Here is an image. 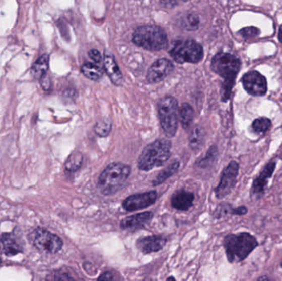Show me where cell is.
Instances as JSON below:
<instances>
[{"label": "cell", "instance_id": "obj_16", "mask_svg": "<svg viewBox=\"0 0 282 281\" xmlns=\"http://www.w3.org/2000/svg\"><path fill=\"white\" fill-rule=\"evenodd\" d=\"M194 200L195 196L192 192L182 190L173 195L171 204L173 208L178 211H187L193 206Z\"/></svg>", "mask_w": 282, "mask_h": 281}, {"label": "cell", "instance_id": "obj_26", "mask_svg": "<svg viewBox=\"0 0 282 281\" xmlns=\"http://www.w3.org/2000/svg\"><path fill=\"white\" fill-rule=\"evenodd\" d=\"M112 131V123L108 120L103 119L98 121L94 126V132L100 137H106Z\"/></svg>", "mask_w": 282, "mask_h": 281}, {"label": "cell", "instance_id": "obj_30", "mask_svg": "<svg viewBox=\"0 0 282 281\" xmlns=\"http://www.w3.org/2000/svg\"><path fill=\"white\" fill-rule=\"evenodd\" d=\"M89 55L90 59L92 60H94L95 63H101V62L103 61V57H102L101 53L98 50H96V49H93V50H90L89 52Z\"/></svg>", "mask_w": 282, "mask_h": 281}, {"label": "cell", "instance_id": "obj_37", "mask_svg": "<svg viewBox=\"0 0 282 281\" xmlns=\"http://www.w3.org/2000/svg\"><path fill=\"white\" fill-rule=\"evenodd\" d=\"M280 266H281L282 268V260H281V263H280Z\"/></svg>", "mask_w": 282, "mask_h": 281}, {"label": "cell", "instance_id": "obj_17", "mask_svg": "<svg viewBox=\"0 0 282 281\" xmlns=\"http://www.w3.org/2000/svg\"><path fill=\"white\" fill-rule=\"evenodd\" d=\"M104 69L109 76L110 79L116 86H121L123 82V76L116 60L112 55H105L103 59Z\"/></svg>", "mask_w": 282, "mask_h": 281}, {"label": "cell", "instance_id": "obj_6", "mask_svg": "<svg viewBox=\"0 0 282 281\" xmlns=\"http://www.w3.org/2000/svg\"><path fill=\"white\" fill-rule=\"evenodd\" d=\"M158 111L164 134L168 137H173L178 131L179 117L178 101L173 97H164L159 103Z\"/></svg>", "mask_w": 282, "mask_h": 281}, {"label": "cell", "instance_id": "obj_7", "mask_svg": "<svg viewBox=\"0 0 282 281\" xmlns=\"http://www.w3.org/2000/svg\"><path fill=\"white\" fill-rule=\"evenodd\" d=\"M170 55L178 63H198L202 60L204 51L200 44L191 40L176 41Z\"/></svg>", "mask_w": 282, "mask_h": 281}, {"label": "cell", "instance_id": "obj_21", "mask_svg": "<svg viewBox=\"0 0 282 281\" xmlns=\"http://www.w3.org/2000/svg\"><path fill=\"white\" fill-rule=\"evenodd\" d=\"M179 166L180 162L178 161H175L173 163H171L169 167H166L165 169L158 174V176L153 180L152 185L156 186V185H160L161 183H164L167 179L169 178L170 176H173L178 171Z\"/></svg>", "mask_w": 282, "mask_h": 281}, {"label": "cell", "instance_id": "obj_5", "mask_svg": "<svg viewBox=\"0 0 282 281\" xmlns=\"http://www.w3.org/2000/svg\"><path fill=\"white\" fill-rule=\"evenodd\" d=\"M133 41L135 45L151 51H159L166 47L168 37L163 28L155 25L142 26L134 31Z\"/></svg>", "mask_w": 282, "mask_h": 281}, {"label": "cell", "instance_id": "obj_29", "mask_svg": "<svg viewBox=\"0 0 282 281\" xmlns=\"http://www.w3.org/2000/svg\"><path fill=\"white\" fill-rule=\"evenodd\" d=\"M217 150L216 147L213 146L209 149L208 153H206L205 158H203L202 160H200L199 162L200 167H207L209 164H212V162H214L215 159L217 158Z\"/></svg>", "mask_w": 282, "mask_h": 281}, {"label": "cell", "instance_id": "obj_1", "mask_svg": "<svg viewBox=\"0 0 282 281\" xmlns=\"http://www.w3.org/2000/svg\"><path fill=\"white\" fill-rule=\"evenodd\" d=\"M240 68L241 61L239 58L229 53H218L212 59V70L224 78L221 88V99L223 102H227L230 99Z\"/></svg>", "mask_w": 282, "mask_h": 281}, {"label": "cell", "instance_id": "obj_22", "mask_svg": "<svg viewBox=\"0 0 282 281\" xmlns=\"http://www.w3.org/2000/svg\"><path fill=\"white\" fill-rule=\"evenodd\" d=\"M81 71L84 75L87 78H89L91 80H98L103 76V71L100 67L92 64V63H86L83 65Z\"/></svg>", "mask_w": 282, "mask_h": 281}, {"label": "cell", "instance_id": "obj_15", "mask_svg": "<svg viewBox=\"0 0 282 281\" xmlns=\"http://www.w3.org/2000/svg\"><path fill=\"white\" fill-rule=\"evenodd\" d=\"M166 242V238L161 236H148L139 238L137 241L136 246L142 253L151 254L163 249Z\"/></svg>", "mask_w": 282, "mask_h": 281}, {"label": "cell", "instance_id": "obj_33", "mask_svg": "<svg viewBox=\"0 0 282 281\" xmlns=\"http://www.w3.org/2000/svg\"><path fill=\"white\" fill-rule=\"evenodd\" d=\"M98 279V280H113V279H115V277H114L112 272L106 271L102 275H100Z\"/></svg>", "mask_w": 282, "mask_h": 281}, {"label": "cell", "instance_id": "obj_9", "mask_svg": "<svg viewBox=\"0 0 282 281\" xmlns=\"http://www.w3.org/2000/svg\"><path fill=\"white\" fill-rule=\"evenodd\" d=\"M239 165L235 161L230 162L221 174V181L217 185L215 193L218 199H223L232 192L237 183L239 175Z\"/></svg>", "mask_w": 282, "mask_h": 281}, {"label": "cell", "instance_id": "obj_18", "mask_svg": "<svg viewBox=\"0 0 282 281\" xmlns=\"http://www.w3.org/2000/svg\"><path fill=\"white\" fill-rule=\"evenodd\" d=\"M0 251L6 256H16L22 252V247L14 236L4 233L0 237Z\"/></svg>", "mask_w": 282, "mask_h": 281}, {"label": "cell", "instance_id": "obj_32", "mask_svg": "<svg viewBox=\"0 0 282 281\" xmlns=\"http://www.w3.org/2000/svg\"><path fill=\"white\" fill-rule=\"evenodd\" d=\"M40 79H41V86H42L44 89L46 90V91H48V90L50 89L51 82H50V78H49V76H48L46 73V74L42 76Z\"/></svg>", "mask_w": 282, "mask_h": 281}, {"label": "cell", "instance_id": "obj_25", "mask_svg": "<svg viewBox=\"0 0 282 281\" xmlns=\"http://www.w3.org/2000/svg\"><path fill=\"white\" fill-rule=\"evenodd\" d=\"M271 127V121L267 117H259L254 120L252 124V128L255 133L259 135H264Z\"/></svg>", "mask_w": 282, "mask_h": 281}, {"label": "cell", "instance_id": "obj_28", "mask_svg": "<svg viewBox=\"0 0 282 281\" xmlns=\"http://www.w3.org/2000/svg\"><path fill=\"white\" fill-rule=\"evenodd\" d=\"M182 23L185 28L193 30V29H196L198 28V26H199V19H198L197 16L195 15V14H188L185 18V19L182 20Z\"/></svg>", "mask_w": 282, "mask_h": 281}, {"label": "cell", "instance_id": "obj_36", "mask_svg": "<svg viewBox=\"0 0 282 281\" xmlns=\"http://www.w3.org/2000/svg\"><path fill=\"white\" fill-rule=\"evenodd\" d=\"M168 280H169V279H174V280H175V278H173V277H170V278H168Z\"/></svg>", "mask_w": 282, "mask_h": 281}, {"label": "cell", "instance_id": "obj_8", "mask_svg": "<svg viewBox=\"0 0 282 281\" xmlns=\"http://www.w3.org/2000/svg\"><path fill=\"white\" fill-rule=\"evenodd\" d=\"M29 238L35 247L47 253H57L63 247L61 238L42 228L34 229L30 233Z\"/></svg>", "mask_w": 282, "mask_h": 281}, {"label": "cell", "instance_id": "obj_27", "mask_svg": "<svg viewBox=\"0 0 282 281\" xmlns=\"http://www.w3.org/2000/svg\"><path fill=\"white\" fill-rule=\"evenodd\" d=\"M260 30L256 27H246L239 31V34L245 40H253L260 35Z\"/></svg>", "mask_w": 282, "mask_h": 281}, {"label": "cell", "instance_id": "obj_31", "mask_svg": "<svg viewBox=\"0 0 282 281\" xmlns=\"http://www.w3.org/2000/svg\"><path fill=\"white\" fill-rule=\"evenodd\" d=\"M248 213V208L246 206H239L238 208H231V215H244Z\"/></svg>", "mask_w": 282, "mask_h": 281}, {"label": "cell", "instance_id": "obj_19", "mask_svg": "<svg viewBox=\"0 0 282 281\" xmlns=\"http://www.w3.org/2000/svg\"><path fill=\"white\" fill-rule=\"evenodd\" d=\"M49 68V56L44 55L35 62L31 69V73L34 78H41L46 74Z\"/></svg>", "mask_w": 282, "mask_h": 281}, {"label": "cell", "instance_id": "obj_11", "mask_svg": "<svg viewBox=\"0 0 282 281\" xmlns=\"http://www.w3.org/2000/svg\"><path fill=\"white\" fill-rule=\"evenodd\" d=\"M156 200L157 192L151 191L140 194L132 195L123 201L122 206L126 211H139L152 206Z\"/></svg>", "mask_w": 282, "mask_h": 281}, {"label": "cell", "instance_id": "obj_2", "mask_svg": "<svg viewBox=\"0 0 282 281\" xmlns=\"http://www.w3.org/2000/svg\"><path fill=\"white\" fill-rule=\"evenodd\" d=\"M257 246L256 238L248 233L229 234L224 239V247L230 263L244 261Z\"/></svg>", "mask_w": 282, "mask_h": 281}, {"label": "cell", "instance_id": "obj_14", "mask_svg": "<svg viewBox=\"0 0 282 281\" xmlns=\"http://www.w3.org/2000/svg\"><path fill=\"white\" fill-rule=\"evenodd\" d=\"M154 214L150 211L128 216L121 221V229L127 231H135L146 226L152 220Z\"/></svg>", "mask_w": 282, "mask_h": 281}, {"label": "cell", "instance_id": "obj_35", "mask_svg": "<svg viewBox=\"0 0 282 281\" xmlns=\"http://www.w3.org/2000/svg\"><path fill=\"white\" fill-rule=\"evenodd\" d=\"M278 39L280 41V43L282 44V24L280 26V28H279V32H278Z\"/></svg>", "mask_w": 282, "mask_h": 281}, {"label": "cell", "instance_id": "obj_23", "mask_svg": "<svg viewBox=\"0 0 282 281\" xmlns=\"http://www.w3.org/2000/svg\"><path fill=\"white\" fill-rule=\"evenodd\" d=\"M204 137L205 134L202 128H200L199 126H196L191 131L189 137V142H190V146L193 150H198L200 147L202 146L203 142H204Z\"/></svg>", "mask_w": 282, "mask_h": 281}, {"label": "cell", "instance_id": "obj_13", "mask_svg": "<svg viewBox=\"0 0 282 281\" xmlns=\"http://www.w3.org/2000/svg\"><path fill=\"white\" fill-rule=\"evenodd\" d=\"M173 69V65L172 62L167 59L158 60L149 69L146 78L150 83H157L160 81L164 80Z\"/></svg>", "mask_w": 282, "mask_h": 281}, {"label": "cell", "instance_id": "obj_10", "mask_svg": "<svg viewBox=\"0 0 282 281\" xmlns=\"http://www.w3.org/2000/svg\"><path fill=\"white\" fill-rule=\"evenodd\" d=\"M244 88L252 96H264L267 91V82L263 75L257 71H249L242 78Z\"/></svg>", "mask_w": 282, "mask_h": 281}, {"label": "cell", "instance_id": "obj_3", "mask_svg": "<svg viewBox=\"0 0 282 281\" xmlns=\"http://www.w3.org/2000/svg\"><path fill=\"white\" fill-rule=\"evenodd\" d=\"M130 166L121 162H112L108 165L98 178V188L103 195L114 194L122 188L130 176Z\"/></svg>", "mask_w": 282, "mask_h": 281}, {"label": "cell", "instance_id": "obj_34", "mask_svg": "<svg viewBox=\"0 0 282 281\" xmlns=\"http://www.w3.org/2000/svg\"><path fill=\"white\" fill-rule=\"evenodd\" d=\"M177 1L178 0H160V2L164 6H173V5H175L177 4Z\"/></svg>", "mask_w": 282, "mask_h": 281}, {"label": "cell", "instance_id": "obj_20", "mask_svg": "<svg viewBox=\"0 0 282 281\" xmlns=\"http://www.w3.org/2000/svg\"><path fill=\"white\" fill-rule=\"evenodd\" d=\"M193 119V108L188 103H183L179 109V120L182 127L184 129L189 128Z\"/></svg>", "mask_w": 282, "mask_h": 281}, {"label": "cell", "instance_id": "obj_24", "mask_svg": "<svg viewBox=\"0 0 282 281\" xmlns=\"http://www.w3.org/2000/svg\"><path fill=\"white\" fill-rule=\"evenodd\" d=\"M82 153L76 151V152H74L73 153H71L70 155L68 156V159L66 160L65 164H64V167H65V169L67 171L74 172V171L80 169L82 166Z\"/></svg>", "mask_w": 282, "mask_h": 281}, {"label": "cell", "instance_id": "obj_4", "mask_svg": "<svg viewBox=\"0 0 282 281\" xmlns=\"http://www.w3.org/2000/svg\"><path fill=\"white\" fill-rule=\"evenodd\" d=\"M171 148L169 140L162 139L152 142L142 151L138 159V167L142 171H150L161 167L170 158Z\"/></svg>", "mask_w": 282, "mask_h": 281}, {"label": "cell", "instance_id": "obj_12", "mask_svg": "<svg viewBox=\"0 0 282 281\" xmlns=\"http://www.w3.org/2000/svg\"><path fill=\"white\" fill-rule=\"evenodd\" d=\"M275 166H276V162L275 160L269 162L253 181V186H252V195L257 199L261 198L265 193L266 186L268 184V180L271 178L274 173Z\"/></svg>", "mask_w": 282, "mask_h": 281}]
</instances>
